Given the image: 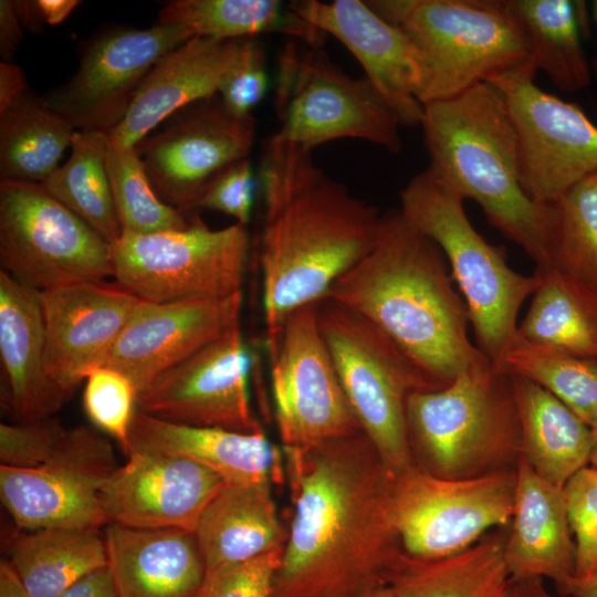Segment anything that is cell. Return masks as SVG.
I'll return each mask as SVG.
<instances>
[{
	"label": "cell",
	"mask_w": 597,
	"mask_h": 597,
	"mask_svg": "<svg viewBox=\"0 0 597 597\" xmlns=\"http://www.w3.org/2000/svg\"><path fill=\"white\" fill-rule=\"evenodd\" d=\"M293 517L271 597H357L401 549L392 473L363 431L283 448Z\"/></svg>",
	"instance_id": "6da1fadb"
},
{
	"label": "cell",
	"mask_w": 597,
	"mask_h": 597,
	"mask_svg": "<svg viewBox=\"0 0 597 597\" xmlns=\"http://www.w3.org/2000/svg\"><path fill=\"white\" fill-rule=\"evenodd\" d=\"M260 266L265 343L294 310L323 300L374 245L383 214L317 167L311 153L263 145Z\"/></svg>",
	"instance_id": "7a4b0ae2"
},
{
	"label": "cell",
	"mask_w": 597,
	"mask_h": 597,
	"mask_svg": "<svg viewBox=\"0 0 597 597\" xmlns=\"http://www.w3.org/2000/svg\"><path fill=\"white\" fill-rule=\"evenodd\" d=\"M438 245L400 210L383 214L369 252L325 297L358 313L442 385L489 359L469 335L465 303Z\"/></svg>",
	"instance_id": "3957f363"
},
{
	"label": "cell",
	"mask_w": 597,
	"mask_h": 597,
	"mask_svg": "<svg viewBox=\"0 0 597 597\" xmlns=\"http://www.w3.org/2000/svg\"><path fill=\"white\" fill-rule=\"evenodd\" d=\"M427 171L463 200L535 263L549 265L553 205L534 201L520 177L515 129L501 92L479 83L451 98L423 104L420 123Z\"/></svg>",
	"instance_id": "277c9868"
},
{
	"label": "cell",
	"mask_w": 597,
	"mask_h": 597,
	"mask_svg": "<svg viewBox=\"0 0 597 597\" xmlns=\"http://www.w3.org/2000/svg\"><path fill=\"white\" fill-rule=\"evenodd\" d=\"M411 41L422 66L420 103L533 67L525 32L505 0H368Z\"/></svg>",
	"instance_id": "5b68a950"
},
{
	"label": "cell",
	"mask_w": 597,
	"mask_h": 597,
	"mask_svg": "<svg viewBox=\"0 0 597 597\" xmlns=\"http://www.w3.org/2000/svg\"><path fill=\"white\" fill-rule=\"evenodd\" d=\"M463 202L425 169L401 190L399 210L441 250L465 303L475 345L496 365L516 336L521 306L537 277L509 265L505 249L474 229Z\"/></svg>",
	"instance_id": "8992f818"
},
{
	"label": "cell",
	"mask_w": 597,
	"mask_h": 597,
	"mask_svg": "<svg viewBox=\"0 0 597 597\" xmlns=\"http://www.w3.org/2000/svg\"><path fill=\"white\" fill-rule=\"evenodd\" d=\"M279 128L264 144L311 153L336 139H359L391 154L402 149L397 115L366 78L333 63L322 46L289 39L277 59Z\"/></svg>",
	"instance_id": "52a82bcc"
},
{
	"label": "cell",
	"mask_w": 597,
	"mask_h": 597,
	"mask_svg": "<svg viewBox=\"0 0 597 597\" xmlns=\"http://www.w3.org/2000/svg\"><path fill=\"white\" fill-rule=\"evenodd\" d=\"M408 439L444 478H467L521 448L511 375L490 359L446 386L412 392L406 405Z\"/></svg>",
	"instance_id": "ba28073f"
},
{
	"label": "cell",
	"mask_w": 597,
	"mask_h": 597,
	"mask_svg": "<svg viewBox=\"0 0 597 597\" xmlns=\"http://www.w3.org/2000/svg\"><path fill=\"white\" fill-rule=\"evenodd\" d=\"M322 335L362 431L396 474L412 464L406 423L408 397L442 385L421 370L386 334L353 310L324 297Z\"/></svg>",
	"instance_id": "9c48e42d"
},
{
	"label": "cell",
	"mask_w": 597,
	"mask_h": 597,
	"mask_svg": "<svg viewBox=\"0 0 597 597\" xmlns=\"http://www.w3.org/2000/svg\"><path fill=\"white\" fill-rule=\"evenodd\" d=\"M111 248L116 283L143 301L163 303L241 292L250 237L247 226L212 230L192 217L180 230H123Z\"/></svg>",
	"instance_id": "30bf717a"
},
{
	"label": "cell",
	"mask_w": 597,
	"mask_h": 597,
	"mask_svg": "<svg viewBox=\"0 0 597 597\" xmlns=\"http://www.w3.org/2000/svg\"><path fill=\"white\" fill-rule=\"evenodd\" d=\"M0 261L39 292L114 274L111 244L36 182H0Z\"/></svg>",
	"instance_id": "8fae6325"
},
{
	"label": "cell",
	"mask_w": 597,
	"mask_h": 597,
	"mask_svg": "<svg viewBox=\"0 0 597 597\" xmlns=\"http://www.w3.org/2000/svg\"><path fill=\"white\" fill-rule=\"evenodd\" d=\"M515 472L444 478L409 465L392 474L391 516L401 549L439 559L476 544L513 515Z\"/></svg>",
	"instance_id": "7c38bea8"
},
{
	"label": "cell",
	"mask_w": 597,
	"mask_h": 597,
	"mask_svg": "<svg viewBox=\"0 0 597 597\" xmlns=\"http://www.w3.org/2000/svg\"><path fill=\"white\" fill-rule=\"evenodd\" d=\"M317 303L287 314L275 337L265 343L283 448L310 447L362 431L322 335Z\"/></svg>",
	"instance_id": "4fadbf2b"
},
{
	"label": "cell",
	"mask_w": 597,
	"mask_h": 597,
	"mask_svg": "<svg viewBox=\"0 0 597 597\" xmlns=\"http://www.w3.org/2000/svg\"><path fill=\"white\" fill-rule=\"evenodd\" d=\"M536 70H516L488 83L503 95L519 145L525 192L549 206L597 171V125L576 104L534 83Z\"/></svg>",
	"instance_id": "5bb4252c"
},
{
	"label": "cell",
	"mask_w": 597,
	"mask_h": 597,
	"mask_svg": "<svg viewBox=\"0 0 597 597\" xmlns=\"http://www.w3.org/2000/svg\"><path fill=\"white\" fill-rule=\"evenodd\" d=\"M109 440L95 429H66L54 452L33 468L0 465V499L19 531L107 524L101 490L117 468Z\"/></svg>",
	"instance_id": "9a60e30c"
},
{
	"label": "cell",
	"mask_w": 597,
	"mask_h": 597,
	"mask_svg": "<svg viewBox=\"0 0 597 597\" xmlns=\"http://www.w3.org/2000/svg\"><path fill=\"white\" fill-rule=\"evenodd\" d=\"M159 126L136 147L157 196L180 211L195 208L223 170L249 158L256 130L253 116H234L218 95L179 109Z\"/></svg>",
	"instance_id": "2e32d148"
},
{
	"label": "cell",
	"mask_w": 597,
	"mask_h": 597,
	"mask_svg": "<svg viewBox=\"0 0 597 597\" xmlns=\"http://www.w3.org/2000/svg\"><path fill=\"white\" fill-rule=\"evenodd\" d=\"M192 38L188 27L175 23L104 32L86 46L75 74L43 100L75 130L108 133L153 66Z\"/></svg>",
	"instance_id": "e0dca14e"
},
{
	"label": "cell",
	"mask_w": 597,
	"mask_h": 597,
	"mask_svg": "<svg viewBox=\"0 0 597 597\" xmlns=\"http://www.w3.org/2000/svg\"><path fill=\"white\" fill-rule=\"evenodd\" d=\"M251 366L238 322L140 391L136 410L180 425L261 432L250 401Z\"/></svg>",
	"instance_id": "ac0fdd59"
},
{
	"label": "cell",
	"mask_w": 597,
	"mask_h": 597,
	"mask_svg": "<svg viewBox=\"0 0 597 597\" xmlns=\"http://www.w3.org/2000/svg\"><path fill=\"white\" fill-rule=\"evenodd\" d=\"M243 293L155 303L140 301L102 367L122 373L137 395L240 322Z\"/></svg>",
	"instance_id": "d6986e66"
},
{
	"label": "cell",
	"mask_w": 597,
	"mask_h": 597,
	"mask_svg": "<svg viewBox=\"0 0 597 597\" xmlns=\"http://www.w3.org/2000/svg\"><path fill=\"white\" fill-rule=\"evenodd\" d=\"M290 9L338 40L360 63L365 78L397 115L402 127L420 126L422 66L408 36L363 0H302Z\"/></svg>",
	"instance_id": "ffe728a7"
},
{
	"label": "cell",
	"mask_w": 597,
	"mask_h": 597,
	"mask_svg": "<svg viewBox=\"0 0 597 597\" xmlns=\"http://www.w3.org/2000/svg\"><path fill=\"white\" fill-rule=\"evenodd\" d=\"M228 484L185 458L132 451L101 490L107 524L196 531L209 502Z\"/></svg>",
	"instance_id": "44dd1931"
},
{
	"label": "cell",
	"mask_w": 597,
	"mask_h": 597,
	"mask_svg": "<svg viewBox=\"0 0 597 597\" xmlns=\"http://www.w3.org/2000/svg\"><path fill=\"white\" fill-rule=\"evenodd\" d=\"M142 300L116 284L87 282L40 292L45 369L69 397L102 367Z\"/></svg>",
	"instance_id": "7402d4cb"
},
{
	"label": "cell",
	"mask_w": 597,
	"mask_h": 597,
	"mask_svg": "<svg viewBox=\"0 0 597 597\" xmlns=\"http://www.w3.org/2000/svg\"><path fill=\"white\" fill-rule=\"evenodd\" d=\"M242 39L192 38L163 56L136 92L109 144L136 147L179 109L218 95Z\"/></svg>",
	"instance_id": "603a6c76"
},
{
	"label": "cell",
	"mask_w": 597,
	"mask_h": 597,
	"mask_svg": "<svg viewBox=\"0 0 597 597\" xmlns=\"http://www.w3.org/2000/svg\"><path fill=\"white\" fill-rule=\"evenodd\" d=\"M512 530L504 542L511 579L549 578L558 590L576 575V545L564 488L543 479L520 453Z\"/></svg>",
	"instance_id": "cb8c5ba5"
},
{
	"label": "cell",
	"mask_w": 597,
	"mask_h": 597,
	"mask_svg": "<svg viewBox=\"0 0 597 597\" xmlns=\"http://www.w3.org/2000/svg\"><path fill=\"white\" fill-rule=\"evenodd\" d=\"M104 541L119 597H199L207 569L193 532L109 523Z\"/></svg>",
	"instance_id": "d4e9b609"
},
{
	"label": "cell",
	"mask_w": 597,
	"mask_h": 597,
	"mask_svg": "<svg viewBox=\"0 0 597 597\" xmlns=\"http://www.w3.org/2000/svg\"><path fill=\"white\" fill-rule=\"evenodd\" d=\"M128 440V454L138 451L185 458L212 470L228 484L272 485L280 475L281 453L263 431L187 426L136 410Z\"/></svg>",
	"instance_id": "484cf974"
},
{
	"label": "cell",
	"mask_w": 597,
	"mask_h": 597,
	"mask_svg": "<svg viewBox=\"0 0 597 597\" xmlns=\"http://www.w3.org/2000/svg\"><path fill=\"white\" fill-rule=\"evenodd\" d=\"M40 292L0 271V356L17 422L52 417L69 399L45 369Z\"/></svg>",
	"instance_id": "4316f807"
},
{
	"label": "cell",
	"mask_w": 597,
	"mask_h": 597,
	"mask_svg": "<svg viewBox=\"0 0 597 597\" xmlns=\"http://www.w3.org/2000/svg\"><path fill=\"white\" fill-rule=\"evenodd\" d=\"M195 535L207 572L284 546L271 484H226L203 510Z\"/></svg>",
	"instance_id": "83f0119b"
},
{
	"label": "cell",
	"mask_w": 597,
	"mask_h": 597,
	"mask_svg": "<svg viewBox=\"0 0 597 597\" xmlns=\"http://www.w3.org/2000/svg\"><path fill=\"white\" fill-rule=\"evenodd\" d=\"M511 378L521 453L543 479L564 488L576 472L589 464L591 429L540 385L520 376L511 375Z\"/></svg>",
	"instance_id": "f1b7e54d"
},
{
	"label": "cell",
	"mask_w": 597,
	"mask_h": 597,
	"mask_svg": "<svg viewBox=\"0 0 597 597\" xmlns=\"http://www.w3.org/2000/svg\"><path fill=\"white\" fill-rule=\"evenodd\" d=\"M534 273L537 285L517 335L597 362V286L555 266Z\"/></svg>",
	"instance_id": "f546056e"
},
{
	"label": "cell",
	"mask_w": 597,
	"mask_h": 597,
	"mask_svg": "<svg viewBox=\"0 0 597 597\" xmlns=\"http://www.w3.org/2000/svg\"><path fill=\"white\" fill-rule=\"evenodd\" d=\"M385 582L398 597H504L511 576L504 543L492 537L439 559L415 558L400 549Z\"/></svg>",
	"instance_id": "4dcf8cb0"
},
{
	"label": "cell",
	"mask_w": 597,
	"mask_h": 597,
	"mask_svg": "<svg viewBox=\"0 0 597 597\" xmlns=\"http://www.w3.org/2000/svg\"><path fill=\"white\" fill-rule=\"evenodd\" d=\"M6 559L30 597H59L85 575L107 566L104 537L93 528L20 531Z\"/></svg>",
	"instance_id": "1f68e13d"
},
{
	"label": "cell",
	"mask_w": 597,
	"mask_h": 597,
	"mask_svg": "<svg viewBox=\"0 0 597 597\" xmlns=\"http://www.w3.org/2000/svg\"><path fill=\"white\" fill-rule=\"evenodd\" d=\"M157 23L184 24L195 38L217 40L275 32L323 46L326 36L279 0H174L159 11Z\"/></svg>",
	"instance_id": "d6a6232c"
},
{
	"label": "cell",
	"mask_w": 597,
	"mask_h": 597,
	"mask_svg": "<svg viewBox=\"0 0 597 597\" xmlns=\"http://www.w3.org/2000/svg\"><path fill=\"white\" fill-rule=\"evenodd\" d=\"M522 25L537 71L561 91L576 93L591 83L580 36V2L572 0H505Z\"/></svg>",
	"instance_id": "836d02e7"
},
{
	"label": "cell",
	"mask_w": 597,
	"mask_h": 597,
	"mask_svg": "<svg viewBox=\"0 0 597 597\" xmlns=\"http://www.w3.org/2000/svg\"><path fill=\"white\" fill-rule=\"evenodd\" d=\"M75 128L43 98L27 92L0 113L1 181L42 184L72 145Z\"/></svg>",
	"instance_id": "e575fe53"
},
{
	"label": "cell",
	"mask_w": 597,
	"mask_h": 597,
	"mask_svg": "<svg viewBox=\"0 0 597 597\" xmlns=\"http://www.w3.org/2000/svg\"><path fill=\"white\" fill-rule=\"evenodd\" d=\"M107 133L75 130L67 161L41 185L111 245L123 229L106 167Z\"/></svg>",
	"instance_id": "d590c367"
},
{
	"label": "cell",
	"mask_w": 597,
	"mask_h": 597,
	"mask_svg": "<svg viewBox=\"0 0 597 597\" xmlns=\"http://www.w3.org/2000/svg\"><path fill=\"white\" fill-rule=\"evenodd\" d=\"M495 366L540 385L591 430L597 428V362L530 343L516 333Z\"/></svg>",
	"instance_id": "8d00e7d4"
},
{
	"label": "cell",
	"mask_w": 597,
	"mask_h": 597,
	"mask_svg": "<svg viewBox=\"0 0 597 597\" xmlns=\"http://www.w3.org/2000/svg\"><path fill=\"white\" fill-rule=\"evenodd\" d=\"M106 167L123 230L146 234L189 224L180 210L157 196L137 147H118L108 142Z\"/></svg>",
	"instance_id": "74e56055"
},
{
	"label": "cell",
	"mask_w": 597,
	"mask_h": 597,
	"mask_svg": "<svg viewBox=\"0 0 597 597\" xmlns=\"http://www.w3.org/2000/svg\"><path fill=\"white\" fill-rule=\"evenodd\" d=\"M549 265L597 286V171L553 203Z\"/></svg>",
	"instance_id": "f35d334b"
},
{
	"label": "cell",
	"mask_w": 597,
	"mask_h": 597,
	"mask_svg": "<svg viewBox=\"0 0 597 597\" xmlns=\"http://www.w3.org/2000/svg\"><path fill=\"white\" fill-rule=\"evenodd\" d=\"M136 398L132 381L115 369L97 367L85 379L83 407L86 416L100 430L113 437L126 455Z\"/></svg>",
	"instance_id": "ab89813d"
},
{
	"label": "cell",
	"mask_w": 597,
	"mask_h": 597,
	"mask_svg": "<svg viewBox=\"0 0 597 597\" xmlns=\"http://www.w3.org/2000/svg\"><path fill=\"white\" fill-rule=\"evenodd\" d=\"M568 521L576 545V575L597 573V469L585 467L564 486Z\"/></svg>",
	"instance_id": "60d3db41"
},
{
	"label": "cell",
	"mask_w": 597,
	"mask_h": 597,
	"mask_svg": "<svg viewBox=\"0 0 597 597\" xmlns=\"http://www.w3.org/2000/svg\"><path fill=\"white\" fill-rule=\"evenodd\" d=\"M269 87L265 51L256 36L244 38L238 54L224 74L218 96L238 117H250Z\"/></svg>",
	"instance_id": "b9f144b4"
},
{
	"label": "cell",
	"mask_w": 597,
	"mask_h": 597,
	"mask_svg": "<svg viewBox=\"0 0 597 597\" xmlns=\"http://www.w3.org/2000/svg\"><path fill=\"white\" fill-rule=\"evenodd\" d=\"M283 547L207 572L199 597H271Z\"/></svg>",
	"instance_id": "7bdbcfd3"
},
{
	"label": "cell",
	"mask_w": 597,
	"mask_h": 597,
	"mask_svg": "<svg viewBox=\"0 0 597 597\" xmlns=\"http://www.w3.org/2000/svg\"><path fill=\"white\" fill-rule=\"evenodd\" d=\"M65 430L53 417L1 423V464L19 468H33L42 464L54 452Z\"/></svg>",
	"instance_id": "ee69618b"
},
{
	"label": "cell",
	"mask_w": 597,
	"mask_h": 597,
	"mask_svg": "<svg viewBox=\"0 0 597 597\" xmlns=\"http://www.w3.org/2000/svg\"><path fill=\"white\" fill-rule=\"evenodd\" d=\"M255 181L249 158L239 160L211 182L195 208L222 212L247 226L251 219Z\"/></svg>",
	"instance_id": "f6af8a7d"
},
{
	"label": "cell",
	"mask_w": 597,
	"mask_h": 597,
	"mask_svg": "<svg viewBox=\"0 0 597 597\" xmlns=\"http://www.w3.org/2000/svg\"><path fill=\"white\" fill-rule=\"evenodd\" d=\"M59 597H119L108 566L82 577Z\"/></svg>",
	"instance_id": "bcb514c9"
},
{
	"label": "cell",
	"mask_w": 597,
	"mask_h": 597,
	"mask_svg": "<svg viewBox=\"0 0 597 597\" xmlns=\"http://www.w3.org/2000/svg\"><path fill=\"white\" fill-rule=\"evenodd\" d=\"M23 38L22 24L14 1H0V54L2 62H12Z\"/></svg>",
	"instance_id": "7dc6e473"
},
{
	"label": "cell",
	"mask_w": 597,
	"mask_h": 597,
	"mask_svg": "<svg viewBox=\"0 0 597 597\" xmlns=\"http://www.w3.org/2000/svg\"><path fill=\"white\" fill-rule=\"evenodd\" d=\"M27 94L22 70L12 62L0 63V113L4 112Z\"/></svg>",
	"instance_id": "c3c4849f"
},
{
	"label": "cell",
	"mask_w": 597,
	"mask_h": 597,
	"mask_svg": "<svg viewBox=\"0 0 597 597\" xmlns=\"http://www.w3.org/2000/svg\"><path fill=\"white\" fill-rule=\"evenodd\" d=\"M504 597H554L542 578L511 579Z\"/></svg>",
	"instance_id": "681fc988"
},
{
	"label": "cell",
	"mask_w": 597,
	"mask_h": 597,
	"mask_svg": "<svg viewBox=\"0 0 597 597\" xmlns=\"http://www.w3.org/2000/svg\"><path fill=\"white\" fill-rule=\"evenodd\" d=\"M80 3L74 0H38L41 13L48 24L61 23Z\"/></svg>",
	"instance_id": "f907efd6"
},
{
	"label": "cell",
	"mask_w": 597,
	"mask_h": 597,
	"mask_svg": "<svg viewBox=\"0 0 597 597\" xmlns=\"http://www.w3.org/2000/svg\"><path fill=\"white\" fill-rule=\"evenodd\" d=\"M22 27L30 31H40L46 24L38 1H14Z\"/></svg>",
	"instance_id": "816d5d0a"
},
{
	"label": "cell",
	"mask_w": 597,
	"mask_h": 597,
	"mask_svg": "<svg viewBox=\"0 0 597 597\" xmlns=\"http://www.w3.org/2000/svg\"><path fill=\"white\" fill-rule=\"evenodd\" d=\"M0 597H30L6 559L0 564Z\"/></svg>",
	"instance_id": "f5cc1de1"
},
{
	"label": "cell",
	"mask_w": 597,
	"mask_h": 597,
	"mask_svg": "<svg viewBox=\"0 0 597 597\" xmlns=\"http://www.w3.org/2000/svg\"><path fill=\"white\" fill-rule=\"evenodd\" d=\"M568 597H597V573L586 577H573L562 589Z\"/></svg>",
	"instance_id": "db71d44e"
},
{
	"label": "cell",
	"mask_w": 597,
	"mask_h": 597,
	"mask_svg": "<svg viewBox=\"0 0 597 597\" xmlns=\"http://www.w3.org/2000/svg\"><path fill=\"white\" fill-rule=\"evenodd\" d=\"M357 597H398L394 589L387 584L381 583L368 588Z\"/></svg>",
	"instance_id": "11a10c76"
},
{
	"label": "cell",
	"mask_w": 597,
	"mask_h": 597,
	"mask_svg": "<svg viewBox=\"0 0 597 597\" xmlns=\"http://www.w3.org/2000/svg\"><path fill=\"white\" fill-rule=\"evenodd\" d=\"M591 437H593V442H591V453H590L589 464L590 467L597 469V428L591 430Z\"/></svg>",
	"instance_id": "9f6ffc18"
},
{
	"label": "cell",
	"mask_w": 597,
	"mask_h": 597,
	"mask_svg": "<svg viewBox=\"0 0 597 597\" xmlns=\"http://www.w3.org/2000/svg\"><path fill=\"white\" fill-rule=\"evenodd\" d=\"M591 13H593L594 21L597 25V0H595L591 4Z\"/></svg>",
	"instance_id": "6f0895ef"
}]
</instances>
